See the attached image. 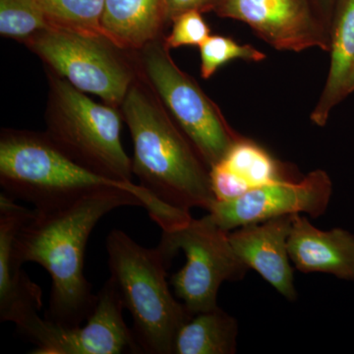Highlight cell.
Returning a JSON list of instances; mask_svg holds the SVG:
<instances>
[{
    "label": "cell",
    "mask_w": 354,
    "mask_h": 354,
    "mask_svg": "<svg viewBox=\"0 0 354 354\" xmlns=\"http://www.w3.org/2000/svg\"><path fill=\"white\" fill-rule=\"evenodd\" d=\"M165 22V0H104L102 34L118 48L142 50Z\"/></svg>",
    "instance_id": "cell-15"
},
{
    "label": "cell",
    "mask_w": 354,
    "mask_h": 354,
    "mask_svg": "<svg viewBox=\"0 0 354 354\" xmlns=\"http://www.w3.org/2000/svg\"><path fill=\"white\" fill-rule=\"evenodd\" d=\"M142 50L147 79L211 169L225 158L239 137L230 129L208 95L177 66L165 44L153 39Z\"/></svg>",
    "instance_id": "cell-8"
},
{
    "label": "cell",
    "mask_w": 354,
    "mask_h": 354,
    "mask_svg": "<svg viewBox=\"0 0 354 354\" xmlns=\"http://www.w3.org/2000/svg\"><path fill=\"white\" fill-rule=\"evenodd\" d=\"M0 183L9 196L30 203L36 209L62 206L99 191L120 189L138 198L162 232L183 227L192 218L188 209L165 204L141 185L91 171L60 150L46 134L2 132Z\"/></svg>",
    "instance_id": "cell-2"
},
{
    "label": "cell",
    "mask_w": 354,
    "mask_h": 354,
    "mask_svg": "<svg viewBox=\"0 0 354 354\" xmlns=\"http://www.w3.org/2000/svg\"><path fill=\"white\" fill-rule=\"evenodd\" d=\"M330 32L329 74L311 113L312 121L318 127L327 123L332 109L348 95L354 69V0H337Z\"/></svg>",
    "instance_id": "cell-14"
},
{
    "label": "cell",
    "mask_w": 354,
    "mask_h": 354,
    "mask_svg": "<svg viewBox=\"0 0 354 354\" xmlns=\"http://www.w3.org/2000/svg\"><path fill=\"white\" fill-rule=\"evenodd\" d=\"M239 324L216 307L191 316L178 330L172 354H234Z\"/></svg>",
    "instance_id": "cell-16"
},
{
    "label": "cell",
    "mask_w": 354,
    "mask_h": 354,
    "mask_svg": "<svg viewBox=\"0 0 354 354\" xmlns=\"http://www.w3.org/2000/svg\"><path fill=\"white\" fill-rule=\"evenodd\" d=\"M51 27L102 34L104 0H39Z\"/></svg>",
    "instance_id": "cell-19"
},
{
    "label": "cell",
    "mask_w": 354,
    "mask_h": 354,
    "mask_svg": "<svg viewBox=\"0 0 354 354\" xmlns=\"http://www.w3.org/2000/svg\"><path fill=\"white\" fill-rule=\"evenodd\" d=\"M111 278L131 314L133 334L142 353L172 354L178 330L191 315L171 295L162 249L146 248L120 230L106 239Z\"/></svg>",
    "instance_id": "cell-4"
},
{
    "label": "cell",
    "mask_w": 354,
    "mask_h": 354,
    "mask_svg": "<svg viewBox=\"0 0 354 354\" xmlns=\"http://www.w3.org/2000/svg\"><path fill=\"white\" fill-rule=\"evenodd\" d=\"M220 0H165V22L172 21L179 14L189 10L214 9Z\"/></svg>",
    "instance_id": "cell-23"
},
{
    "label": "cell",
    "mask_w": 354,
    "mask_h": 354,
    "mask_svg": "<svg viewBox=\"0 0 354 354\" xmlns=\"http://www.w3.org/2000/svg\"><path fill=\"white\" fill-rule=\"evenodd\" d=\"M46 123V136L75 162L109 178L132 183V160L123 149L115 106L97 104L53 76Z\"/></svg>",
    "instance_id": "cell-5"
},
{
    "label": "cell",
    "mask_w": 354,
    "mask_h": 354,
    "mask_svg": "<svg viewBox=\"0 0 354 354\" xmlns=\"http://www.w3.org/2000/svg\"><path fill=\"white\" fill-rule=\"evenodd\" d=\"M292 216L249 223L228 232L230 243L239 259L290 301L297 298L288 253Z\"/></svg>",
    "instance_id": "cell-12"
},
{
    "label": "cell",
    "mask_w": 354,
    "mask_h": 354,
    "mask_svg": "<svg viewBox=\"0 0 354 354\" xmlns=\"http://www.w3.org/2000/svg\"><path fill=\"white\" fill-rule=\"evenodd\" d=\"M333 194L329 174L322 169L309 172L300 180L283 179L248 191L228 201L216 200L208 213L225 232L279 216L307 214L324 215Z\"/></svg>",
    "instance_id": "cell-10"
},
{
    "label": "cell",
    "mask_w": 354,
    "mask_h": 354,
    "mask_svg": "<svg viewBox=\"0 0 354 354\" xmlns=\"http://www.w3.org/2000/svg\"><path fill=\"white\" fill-rule=\"evenodd\" d=\"M7 199L14 200V201H16V200L13 199V198H11V197H9V196H6V195H2V197H0V204H1L2 201H4V200H7ZM32 209H31V215H32ZM27 309H38V310H41V308H27ZM27 309L21 310V311L16 312V313H14L13 315L11 316L10 318H9L8 320L6 321V322H8V321L10 320V319L12 318V317L14 315H15V314L19 313V312L25 311V310H27Z\"/></svg>",
    "instance_id": "cell-25"
},
{
    "label": "cell",
    "mask_w": 354,
    "mask_h": 354,
    "mask_svg": "<svg viewBox=\"0 0 354 354\" xmlns=\"http://www.w3.org/2000/svg\"><path fill=\"white\" fill-rule=\"evenodd\" d=\"M134 147L140 185L176 208L209 212L216 201L209 169L156 97L136 81L121 104Z\"/></svg>",
    "instance_id": "cell-3"
},
{
    "label": "cell",
    "mask_w": 354,
    "mask_h": 354,
    "mask_svg": "<svg viewBox=\"0 0 354 354\" xmlns=\"http://www.w3.org/2000/svg\"><path fill=\"white\" fill-rule=\"evenodd\" d=\"M26 43L77 90L97 95L115 108L122 104L134 83L131 67L115 50L118 46L104 35L50 27Z\"/></svg>",
    "instance_id": "cell-7"
},
{
    "label": "cell",
    "mask_w": 354,
    "mask_h": 354,
    "mask_svg": "<svg viewBox=\"0 0 354 354\" xmlns=\"http://www.w3.org/2000/svg\"><path fill=\"white\" fill-rule=\"evenodd\" d=\"M213 10L245 23L276 50H330L329 28L317 17L309 0H220Z\"/></svg>",
    "instance_id": "cell-11"
},
{
    "label": "cell",
    "mask_w": 354,
    "mask_h": 354,
    "mask_svg": "<svg viewBox=\"0 0 354 354\" xmlns=\"http://www.w3.org/2000/svg\"><path fill=\"white\" fill-rule=\"evenodd\" d=\"M158 246L171 262L179 250L185 254V265L171 277V285L191 316L216 308L221 286L241 281L249 270L235 253L228 232L209 213L177 230L162 232Z\"/></svg>",
    "instance_id": "cell-6"
},
{
    "label": "cell",
    "mask_w": 354,
    "mask_h": 354,
    "mask_svg": "<svg viewBox=\"0 0 354 354\" xmlns=\"http://www.w3.org/2000/svg\"><path fill=\"white\" fill-rule=\"evenodd\" d=\"M319 9L322 12L323 20L325 21L326 25H328L330 30V24H332L333 14H334L335 2L337 0H314Z\"/></svg>",
    "instance_id": "cell-24"
},
{
    "label": "cell",
    "mask_w": 354,
    "mask_h": 354,
    "mask_svg": "<svg viewBox=\"0 0 354 354\" xmlns=\"http://www.w3.org/2000/svg\"><path fill=\"white\" fill-rule=\"evenodd\" d=\"M288 253L299 272H324L354 281V234L348 230H319L297 214L292 216Z\"/></svg>",
    "instance_id": "cell-13"
},
{
    "label": "cell",
    "mask_w": 354,
    "mask_h": 354,
    "mask_svg": "<svg viewBox=\"0 0 354 354\" xmlns=\"http://www.w3.org/2000/svg\"><path fill=\"white\" fill-rule=\"evenodd\" d=\"M199 48L201 76L204 79L211 78L216 70L232 60L259 62L266 58L265 53L251 44H239L227 37L209 36Z\"/></svg>",
    "instance_id": "cell-20"
},
{
    "label": "cell",
    "mask_w": 354,
    "mask_h": 354,
    "mask_svg": "<svg viewBox=\"0 0 354 354\" xmlns=\"http://www.w3.org/2000/svg\"><path fill=\"white\" fill-rule=\"evenodd\" d=\"M142 207L128 191H99L62 206L32 211L20 228L13 218L0 221V310L12 308L31 297L37 283L22 271L27 262L41 265L51 286L44 318L62 327H79L97 304L85 277L88 237L109 212Z\"/></svg>",
    "instance_id": "cell-1"
},
{
    "label": "cell",
    "mask_w": 354,
    "mask_h": 354,
    "mask_svg": "<svg viewBox=\"0 0 354 354\" xmlns=\"http://www.w3.org/2000/svg\"><path fill=\"white\" fill-rule=\"evenodd\" d=\"M209 177L214 194L218 201L236 199L251 190L245 181L221 164H216L209 169Z\"/></svg>",
    "instance_id": "cell-22"
},
{
    "label": "cell",
    "mask_w": 354,
    "mask_h": 354,
    "mask_svg": "<svg viewBox=\"0 0 354 354\" xmlns=\"http://www.w3.org/2000/svg\"><path fill=\"white\" fill-rule=\"evenodd\" d=\"M171 34L164 44L167 50L184 46H200L211 36V30L199 10L186 11L172 19Z\"/></svg>",
    "instance_id": "cell-21"
},
{
    "label": "cell",
    "mask_w": 354,
    "mask_h": 354,
    "mask_svg": "<svg viewBox=\"0 0 354 354\" xmlns=\"http://www.w3.org/2000/svg\"><path fill=\"white\" fill-rule=\"evenodd\" d=\"M218 164L245 181L251 190L288 179L278 160L251 140L237 139Z\"/></svg>",
    "instance_id": "cell-17"
},
{
    "label": "cell",
    "mask_w": 354,
    "mask_h": 354,
    "mask_svg": "<svg viewBox=\"0 0 354 354\" xmlns=\"http://www.w3.org/2000/svg\"><path fill=\"white\" fill-rule=\"evenodd\" d=\"M51 27L39 0H0V34L27 41Z\"/></svg>",
    "instance_id": "cell-18"
},
{
    "label": "cell",
    "mask_w": 354,
    "mask_h": 354,
    "mask_svg": "<svg viewBox=\"0 0 354 354\" xmlns=\"http://www.w3.org/2000/svg\"><path fill=\"white\" fill-rule=\"evenodd\" d=\"M113 279L97 293V306L79 327H62L32 312L15 323L21 335L34 344L32 354L142 353L133 330L123 318L124 310Z\"/></svg>",
    "instance_id": "cell-9"
},
{
    "label": "cell",
    "mask_w": 354,
    "mask_h": 354,
    "mask_svg": "<svg viewBox=\"0 0 354 354\" xmlns=\"http://www.w3.org/2000/svg\"><path fill=\"white\" fill-rule=\"evenodd\" d=\"M354 92V69L353 74H351V81H349L348 85V95H351V93Z\"/></svg>",
    "instance_id": "cell-26"
}]
</instances>
